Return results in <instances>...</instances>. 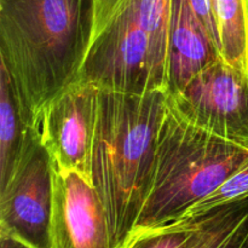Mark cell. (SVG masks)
<instances>
[{"instance_id":"6da1fadb","label":"cell","mask_w":248,"mask_h":248,"mask_svg":"<svg viewBox=\"0 0 248 248\" xmlns=\"http://www.w3.org/2000/svg\"><path fill=\"white\" fill-rule=\"evenodd\" d=\"M94 0H0V62L29 126L75 81L92 28Z\"/></svg>"},{"instance_id":"7a4b0ae2","label":"cell","mask_w":248,"mask_h":248,"mask_svg":"<svg viewBox=\"0 0 248 248\" xmlns=\"http://www.w3.org/2000/svg\"><path fill=\"white\" fill-rule=\"evenodd\" d=\"M167 93L101 89L92 152V186L108 217L114 248L130 239L152 176Z\"/></svg>"},{"instance_id":"3957f363","label":"cell","mask_w":248,"mask_h":248,"mask_svg":"<svg viewBox=\"0 0 248 248\" xmlns=\"http://www.w3.org/2000/svg\"><path fill=\"white\" fill-rule=\"evenodd\" d=\"M173 0H94L85 58L74 82L144 94L167 86Z\"/></svg>"},{"instance_id":"277c9868","label":"cell","mask_w":248,"mask_h":248,"mask_svg":"<svg viewBox=\"0 0 248 248\" xmlns=\"http://www.w3.org/2000/svg\"><path fill=\"white\" fill-rule=\"evenodd\" d=\"M248 161V148L202 130L169 103L135 232L169 224Z\"/></svg>"},{"instance_id":"5b68a950","label":"cell","mask_w":248,"mask_h":248,"mask_svg":"<svg viewBox=\"0 0 248 248\" xmlns=\"http://www.w3.org/2000/svg\"><path fill=\"white\" fill-rule=\"evenodd\" d=\"M53 162L31 127L9 174L0 181V232L33 248H50Z\"/></svg>"},{"instance_id":"8992f818","label":"cell","mask_w":248,"mask_h":248,"mask_svg":"<svg viewBox=\"0 0 248 248\" xmlns=\"http://www.w3.org/2000/svg\"><path fill=\"white\" fill-rule=\"evenodd\" d=\"M167 98L190 124L248 148L247 70L219 58Z\"/></svg>"},{"instance_id":"52a82bcc","label":"cell","mask_w":248,"mask_h":248,"mask_svg":"<svg viewBox=\"0 0 248 248\" xmlns=\"http://www.w3.org/2000/svg\"><path fill=\"white\" fill-rule=\"evenodd\" d=\"M101 89L72 82L46 103L38 123L41 143L53 166L92 179V152ZM92 183V182H91Z\"/></svg>"},{"instance_id":"ba28073f","label":"cell","mask_w":248,"mask_h":248,"mask_svg":"<svg viewBox=\"0 0 248 248\" xmlns=\"http://www.w3.org/2000/svg\"><path fill=\"white\" fill-rule=\"evenodd\" d=\"M50 248H114L106 210L91 182L55 166Z\"/></svg>"},{"instance_id":"9c48e42d","label":"cell","mask_w":248,"mask_h":248,"mask_svg":"<svg viewBox=\"0 0 248 248\" xmlns=\"http://www.w3.org/2000/svg\"><path fill=\"white\" fill-rule=\"evenodd\" d=\"M222 53L205 26L191 7L189 0L172 1L167 61L169 96L177 93Z\"/></svg>"},{"instance_id":"30bf717a","label":"cell","mask_w":248,"mask_h":248,"mask_svg":"<svg viewBox=\"0 0 248 248\" xmlns=\"http://www.w3.org/2000/svg\"><path fill=\"white\" fill-rule=\"evenodd\" d=\"M188 248H248V199L198 218Z\"/></svg>"},{"instance_id":"8fae6325","label":"cell","mask_w":248,"mask_h":248,"mask_svg":"<svg viewBox=\"0 0 248 248\" xmlns=\"http://www.w3.org/2000/svg\"><path fill=\"white\" fill-rule=\"evenodd\" d=\"M9 72L0 62V181L9 174L29 130Z\"/></svg>"},{"instance_id":"7c38bea8","label":"cell","mask_w":248,"mask_h":248,"mask_svg":"<svg viewBox=\"0 0 248 248\" xmlns=\"http://www.w3.org/2000/svg\"><path fill=\"white\" fill-rule=\"evenodd\" d=\"M222 57L248 72V29L245 0H215Z\"/></svg>"},{"instance_id":"4fadbf2b","label":"cell","mask_w":248,"mask_h":248,"mask_svg":"<svg viewBox=\"0 0 248 248\" xmlns=\"http://www.w3.org/2000/svg\"><path fill=\"white\" fill-rule=\"evenodd\" d=\"M248 199V161L177 220H195L216 208ZM176 222V220H174Z\"/></svg>"},{"instance_id":"5bb4252c","label":"cell","mask_w":248,"mask_h":248,"mask_svg":"<svg viewBox=\"0 0 248 248\" xmlns=\"http://www.w3.org/2000/svg\"><path fill=\"white\" fill-rule=\"evenodd\" d=\"M195 228L196 219L176 220L132 232L126 244L131 248H188Z\"/></svg>"},{"instance_id":"9a60e30c","label":"cell","mask_w":248,"mask_h":248,"mask_svg":"<svg viewBox=\"0 0 248 248\" xmlns=\"http://www.w3.org/2000/svg\"><path fill=\"white\" fill-rule=\"evenodd\" d=\"M0 248H33L26 242L11 236L4 232H0Z\"/></svg>"},{"instance_id":"2e32d148","label":"cell","mask_w":248,"mask_h":248,"mask_svg":"<svg viewBox=\"0 0 248 248\" xmlns=\"http://www.w3.org/2000/svg\"><path fill=\"white\" fill-rule=\"evenodd\" d=\"M245 4H246V16H247V29H248V0H245Z\"/></svg>"},{"instance_id":"e0dca14e","label":"cell","mask_w":248,"mask_h":248,"mask_svg":"<svg viewBox=\"0 0 248 248\" xmlns=\"http://www.w3.org/2000/svg\"><path fill=\"white\" fill-rule=\"evenodd\" d=\"M121 248H131V246L128 244H126V245H124V246L121 247Z\"/></svg>"}]
</instances>
